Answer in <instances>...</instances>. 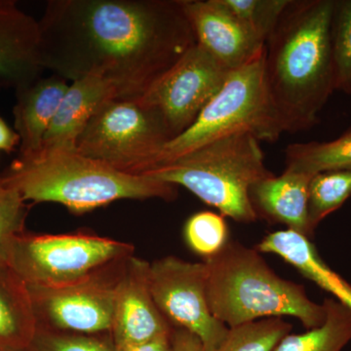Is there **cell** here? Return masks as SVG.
<instances>
[{"instance_id":"9","label":"cell","mask_w":351,"mask_h":351,"mask_svg":"<svg viewBox=\"0 0 351 351\" xmlns=\"http://www.w3.org/2000/svg\"><path fill=\"white\" fill-rule=\"evenodd\" d=\"M129 258L77 282L27 286L38 328L69 334H110L117 290Z\"/></svg>"},{"instance_id":"32","label":"cell","mask_w":351,"mask_h":351,"mask_svg":"<svg viewBox=\"0 0 351 351\" xmlns=\"http://www.w3.org/2000/svg\"><path fill=\"white\" fill-rule=\"evenodd\" d=\"M0 351H27V350H15V348H5V346H0Z\"/></svg>"},{"instance_id":"3","label":"cell","mask_w":351,"mask_h":351,"mask_svg":"<svg viewBox=\"0 0 351 351\" xmlns=\"http://www.w3.org/2000/svg\"><path fill=\"white\" fill-rule=\"evenodd\" d=\"M256 248L228 240L206 265V295L214 317L228 328L265 318H297L306 330L326 318L302 284L284 279Z\"/></svg>"},{"instance_id":"15","label":"cell","mask_w":351,"mask_h":351,"mask_svg":"<svg viewBox=\"0 0 351 351\" xmlns=\"http://www.w3.org/2000/svg\"><path fill=\"white\" fill-rule=\"evenodd\" d=\"M313 176L286 170L252 186L249 198L258 219L280 223L311 239L308 219V189Z\"/></svg>"},{"instance_id":"22","label":"cell","mask_w":351,"mask_h":351,"mask_svg":"<svg viewBox=\"0 0 351 351\" xmlns=\"http://www.w3.org/2000/svg\"><path fill=\"white\" fill-rule=\"evenodd\" d=\"M351 196V170L327 171L314 175L308 189V219L311 230Z\"/></svg>"},{"instance_id":"19","label":"cell","mask_w":351,"mask_h":351,"mask_svg":"<svg viewBox=\"0 0 351 351\" xmlns=\"http://www.w3.org/2000/svg\"><path fill=\"white\" fill-rule=\"evenodd\" d=\"M38 325L27 284L0 262V346L27 350Z\"/></svg>"},{"instance_id":"1","label":"cell","mask_w":351,"mask_h":351,"mask_svg":"<svg viewBox=\"0 0 351 351\" xmlns=\"http://www.w3.org/2000/svg\"><path fill=\"white\" fill-rule=\"evenodd\" d=\"M43 69L101 78L138 99L196 44L182 0H50L38 20Z\"/></svg>"},{"instance_id":"28","label":"cell","mask_w":351,"mask_h":351,"mask_svg":"<svg viewBox=\"0 0 351 351\" xmlns=\"http://www.w3.org/2000/svg\"><path fill=\"white\" fill-rule=\"evenodd\" d=\"M27 351H117V348L112 334H69L38 328Z\"/></svg>"},{"instance_id":"27","label":"cell","mask_w":351,"mask_h":351,"mask_svg":"<svg viewBox=\"0 0 351 351\" xmlns=\"http://www.w3.org/2000/svg\"><path fill=\"white\" fill-rule=\"evenodd\" d=\"M27 201L0 176V262L6 263L13 240L25 232Z\"/></svg>"},{"instance_id":"20","label":"cell","mask_w":351,"mask_h":351,"mask_svg":"<svg viewBox=\"0 0 351 351\" xmlns=\"http://www.w3.org/2000/svg\"><path fill=\"white\" fill-rule=\"evenodd\" d=\"M326 318L321 326L302 334H289L274 351H341L351 341V309L328 298L323 302Z\"/></svg>"},{"instance_id":"8","label":"cell","mask_w":351,"mask_h":351,"mask_svg":"<svg viewBox=\"0 0 351 351\" xmlns=\"http://www.w3.org/2000/svg\"><path fill=\"white\" fill-rule=\"evenodd\" d=\"M133 255V245L92 232H24L13 240L6 263L27 286L55 287L77 282Z\"/></svg>"},{"instance_id":"31","label":"cell","mask_w":351,"mask_h":351,"mask_svg":"<svg viewBox=\"0 0 351 351\" xmlns=\"http://www.w3.org/2000/svg\"><path fill=\"white\" fill-rule=\"evenodd\" d=\"M170 336L152 339L147 343L117 348V351H171Z\"/></svg>"},{"instance_id":"16","label":"cell","mask_w":351,"mask_h":351,"mask_svg":"<svg viewBox=\"0 0 351 351\" xmlns=\"http://www.w3.org/2000/svg\"><path fill=\"white\" fill-rule=\"evenodd\" d=\"M69 83L52 75L39 77L16 90L17 101L13 114L15 131L21 140L19 158L32 159L40 154L44 138L68 91Z\"/></svg>"},{"instance_id":"21","label":"cell","mask_w":351,"mask_h":351,"mask_svg":"<svg viewBox=\"0 0 351 351\" xmlns=\"http://www.w3.org/2000/svg\"><path fill=\"white\" fill-rule=\"evenodd\" d=\"M286 170L314 176L351 170V128L330 142L295 143L286 147Z\"/></svg>"},{"instance_id":"18","label":"cell","mask_w":351,"mask_h":351,"mask_svg":"<svg viewBox=\"0 0 351 351\" xmlns=\"http://www.w3.org/2000/svg\"><path fill=\"white\" fill-rule=\"evenodd\" d=\"M261 253L278 256L302 276L351 309V285L320 257L311 239L291 230L265 235L256 246Z\"/></svg>"},{"instance_id":"26","label":"cell","mask_w":351,"mask_h":351,"mask_svg":"<svg viewBox=\"0 0 351 351\" xmlns=\"http://www.w3.org/2000/svg\"><path fill=\"white\" fill-rule=\"evenodd\" d=\"M335 88L351 95V0L336 1L332 24Z\"/></svg>"},{"instance_id":"5","label":"cell","mask_w":351,"mask_h":351,"mask_svg":"<svg viewBox=\"0 0 351 351\" xmlns=\"http://www.w3.org/2000/svg\"><path fill=\"white\" fill-rule=\"evenodd\" d=\"M145 176L182 186L223 217L241 223L257 221L249 193L272 176L265 165L260 141L250 133L219 138L163 164Z\"/></svg>"},{"instance_id":"25","label":"cell","mask_w":351,"mask_h":351,"mask_svg":"<svg viewBox=\"0 0 351 351\" xmlns=\"http://www.w3.org/2000/svg\"><path fill=\"white\" fill-rule=\"evenodd\" d=\"M184 239L203 260L213 257L228 241V228L223 215L211 211L193 214L186 221Z\"/></svg>"},{"instance_id":"17","label":"cell","mask_w":351,"mask_h":351,"mask_svg":"<svg viewBox=\"0 0 351 351\" xmlns=\"http://www.w3.org/2000/svg\"><path fill=\"white\" fill-rule=\"evenodd\" d=\"M114 98V89L101 78L87 76L69 83L44 138L40 154L75 151L76 141L90 119L105 101Z\"/></svg>"},{"instance_id":"11","label":"cell","mask_w":351,"mask_h":351,"mask_svg":"<svg viewBox=\"0 0 351 351\" xmlns=\"http://www.w3.org/2000/svg\"><path fill=\"white\" fill-rule=\"evenodd\" d=\"M230 73L195 44L138 99L161 115L175 138L193 125Z\"/></svg>"},{"instance_id":"30","label":"cell","mask_w":351,"mask_h":351,"mask_svg":"<svg viewBox=\"0 0 351 351\" xmlns=\"http://www.w3.org/2000/svg\"><path fill=\"white\" fill-rule=\"evenodd\" d=\"M20 136L0 117V151L10 154L20 147Z\"/></svg>"},{"instance_id":"4","label":"cell","mask_w":351,"mask_h":351,"mask_svg":"<svg viewBox=\"0 0 351 351\" xmlns=\"http://www.w3.org/2000/svg\"><path fill=\"white\" fill-rule=\"evenodd\" d=\"M25 201L63 205L82 215L115 201L176 199L177 186L145 175L119 172L75 151L14 161L2 175Z\"/></svg>"},{"instance_id":"12","label":"cell","mask_w":351,"mask_h":351,"mask_svg":"<svg viewBox=\"0 0 351 351\" xmlns=\"http://www.w3.org/2000/svg\"><path fill=\"white\" fill-rule=\"evenodd\" d=\"M196 44L226 71L250 63L265 51V44L247 31L221 0H182Z\"/></svg>"},{"instance_id":"23","label":"cell","mask_w":351,"mask_h":351,"mask_svg":"<svg viewBox=\"0 0 351 351\" xmlns=\"http://www.w3.org/2000/svg\"><path fill=\"white\" fill-rule=\"evenodd\" d=\"M283 318H265L228 328L225 339L213 351H274L292 331Z\"/></svg>"},{"instance_id":"24","label":"cell","mask_w":351,"mask_h":351,"mask_svg":"<svg viewBox=\"0 0 351 351\" xmlns=\"http://www.w3.org/2000/svg\"><path fill=\"white\" fill-rule=\"evenodd\" d=\"M221 2L252 36L265 45L291 0H221Z\"/></svg>"},{"instance_id":"6","label":"cell","mask_w":351,"mask_h":351,"mask_svg":"<svg viewBox=\"0 0 351 351\" xmlns=\"http://www.w3.org/2000/svg\"><path fill=\"white\" fill-rule=\"evenodd\" d=\"M239 133H250L260 142H276L284 133L270 100L265 51L250 63L230 71L193 125L164 147L156 167Z\"/></svg>"},{"instance_id":"7","label":"cell","mask_w":351,"mask_h":351,"mask_svg":"<svg viewBox=\"0 0 351 351\" xmlns=\"http://www.w3.org/2000/svg\"><path fill=\"white\" fill-rule=\"evenodd\" d=\"M161 115L138 99H110L90 119L75 149L119 172L144 175L172 141Z\"/></svg>"},{"instance_id":"10","label":"cell","mask_w":351,"mask_h":351,"mask_svg":"<svg viewBox=\"0 0 351 351\" xmlns=\"http://www.w3.org/2000/svg\"><path fill=\"white\" fill-rule=\"evenodd\" d=\"M149 287L164 318L173 328L200 339L202 351H213L225 339L228 328L210 311L206 295V265L175 256L149 263Z\"/></svg>"},{"instance_id":"14","label":"cell","mask_w":351,"mask_h":351,"mask_svg":"<svg viewBox=\"0 0 351 351\" xmlns=\"http://www.w3.org/2000/svg\"><path fill=\"white\" fill-rule=\"evenodd\" d=\"M39 39L38 20L0 0V84L17 90L40 77Z\"/></svg>"},{"instance_id":"2","label":"cell","mask_w":351,"mask_h":351,"mask_svg":"<svg viewBox=\"0 0 351 351\" xmlns=\"http://www.w3.org/2000/svg\"><path fill=\"white\" fill-rule=\"evenodd\" d=\"M335 6L334 0H291L265 43V78L284 133L311 128L336 90Z\"/></svg>"},{"instance_id":"13","label":"cell","mask_w":351,"mask_h":351,"mask_svg":"<svg viewBox=\"0 0 351 351\" xmlns=\"http://www.w3.org/2000/svg\"><path fill=\"white\" fill-rule=\"evenodd\" d=\"M149 263L131 256L117 290L112 337L117 348L170 336L173 327L157 307L149 287Z\"/></svg>"},{"instance_id":"29","label":"cell","mask_w":351,"mask_h":351,"mask_svg":"<svg viewBox=\"0 0 351 351\" xmlns=\"http://www.w3.org/2000/svg\"><path fill=\"white\" fill-rule=\"evenodd\" d=\"M171 351H202L200 339L186 330L173 328L171 332Z\"/></svg>"}]
</instances>
